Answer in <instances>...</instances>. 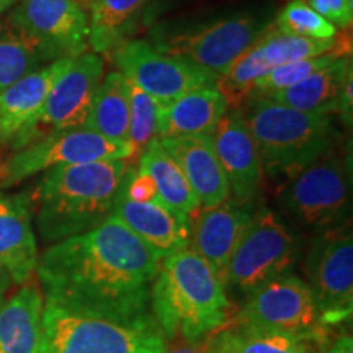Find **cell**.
I'll return each instance as SVG.
<instances>
[{"label":"cell","instance_id":"6da1fadb","mask_svg":"<svg viewBox=\"0 0 353 353\" xmlns=\"http://www.w3.org/2000/svg\"><path fill=\"white\" fill-rule=\"evenodd\" d=\"M161 262L110 214L90 231L52 244L37 270L48 301L114 321L149 322L154 321L151 291Z\"/></svg>","mask_w":353,"mask_h":353},{"label":"cell","instance_id":"7a4b0ae2","mask_svg":"<svg viewBox=\"0 0 353 353\" xmlns=\"http://www.w3.org/2000/svg\"><path fill=\"white\" fill-rule=\"evenodd\" d=\"M151 312L167 341L205 342L229 321L231 303L210 263L187 247L162 259Z\"/></svg>","mask_w":353,"mask_h":353},{"label":"cell","instance_id":"3957f363","mask_svg":"<svg viewBox=\"0 0 353 353\" xmlns=\"http://www.w3.org/2000/svg\"><path fill=\"white\" fill-rule=\"evenodd\" d=\"M126 161H99L46 170L30 196L44 241L79 236L112 214Z\"/></svg>","mask_w":353,"mask_h":353},{"label":"cell","instance_id":"277c9868","mask_svg":"<svg viewBox=\"0 0 353 353\" xmlns=\"http://www.w3.org/2000/svg\"><path fill=\"white\" fill-rule=\"evenodd\" d=\"M259 149L263 174L293 176L332 152L337 132L330 114L306 113L268 99L247 100L242 113Z\"/></svg>","mask_w":353,"mask_h":353},{"label":"cell","instance_id":"5b68a950","mask_svg":"<svg viewBox=\"0 0 353 353\" xmlns=\"http://www.w3.org/2000/svg\"><path fill=\"white\" fill-rule=\"evenodd\" d=\"M167 343L154 321L123 322L44 303L38 353H165Z\"/></svg>","mask_w":353,"mask_h":353},{"label":"cell","instance_id":"8992f818","mask_svg":"<svg viewBox=\"0 0 353 353\" xmlns=\"http://www.w3.org/2000/svg\"><path fill=\"white\" fill-rule=\"evenodd\" d=\"M301 239L270 208L254 211L228 265L224 288L249 294L267 281L291 273L301 257Z\"/></svg>","mask_w":353,"mask_h":353},{"label":"cell","instance_id":"52a82bcc","mask_svg":"<svg viewBox=\"0 0 353 353\" xmlns=\"http://www.w3.org/2000/svg\"><path fill=\"white\" fill-rule=\"evenodd\" d=\"M281 205L307 231L321 234L347 224L352 213V179L345 159L329 152L290 176Z\"/></svg>","mask_w":353,"mask_h":353},{"label":"cell","instance_id":"ba28073f","mask_svg":"<svg viewBox=\"0 0 353 353\" xmlns=\"http://www.w3.org/2000/svg\"><path fill=\"white\" fill-rule=\"evenodd\" d=\"M237 325L280 330L311 342L321 352L329 345L332 330L322 322L312 291L303 278L286 273L247 294Z\"/></svg>","mask_w":353,"mask_h":353},{"label":"cell","instance_id":"9c48e42d","mask_svg":"<svg viewBox=\"0 0 353 353\" xmlns=\"http://www.w3.org/2000/svg\"><path fill=\"white\" fill-rule=\"evenodd\" d=\"M134 156L130 143H120L88 130L72 128L51 132L37 143L21 148L0 164V187H13L39 172L56 167L99 161H128Z\"/></svg>","mask_w":353,"mask_h":353},{"label":"cell","instance_id":"30bf717a","mask_svg":"<svg viewBox=\"0 0 353 353\" xmlns=\"http://www.w3.org/2000/svg\"><path fill=\"white\" fill-rule=\"evenodd\" d=\"M309 288L329 330L345 325L353 312V236L350 224L321 232L306 259Z\"/></svg>","mask_w":353,"mask_h":353},{"label":"cell","instance_id":"8fae6325","mask_svg":"<svg viewBox=\"0 0 353 353\" xmlns=\"http://www.w3.org/2000/svg\"><path fill=\"white\" fill-rule=\"evenodd\" d=\"M113 61L117 70L152 97L159 107H167L190 90L218 82V76L210 70L167 54L143 39L123 41L113 51Z\"/></svg>","mask_w":353,"mask_h":353},{"label":"cell","instance_id":"7c38bea8","mask_svg":"<svg viewBox=\"0 0 353 353\" xmlns=\"http://www.w3.org/2000/svg\"><path fill=\"white\" fill-rule=\"evenodd\" d=\"M337 48H350V38L341 39H307L281 33L272 23L247 48L244 54L231 65L226 74L218 77L216 87L226 97L229 107H239L249 99L254 83L280 65L309 59Z\"/></svg>","mask_w":353,"mask_h":353},{"label":"cell","instance_id":"4fadbf2b","mask_svg":"<svg viewBox=\"0 0 353 353\" xmlns=\"http://www.w3.org/2000/svg\"><path fill=\"white\" fill-rule=\"evenodd\" d=\"M267 26V21L255 15L228 17L201 28L159 39L156 48L221 77Z\"/></svg>","mask_w":353,"mask_h":353},{"label":"cell","instance_id":"5bb4252c","mask_svg":"<svg viewBox=\"0 0 353 353\" xmlns=\"http://www.w3.org/2000/svg\"><path fill=\"white\" fill-rule=\"evenodd\" d=\"M105 76V61L94 51L70 59L52 83L37 121L25 136L21 148L37 143L51 132L85 126L92 100ZM20 148V149H21Z\"/></svg>","mask_w":353,"mask_h":353},{"label":"cell","instance_id":"9a60e30c","mask_svg":"<svg viewBox=\"0 0 353 353\" xmlns=\"http://www.w3.org/2000/svg\"><path fill=\"white\" fill-rule=\"evenodd\" d=\"M8 19L48 63L76 57L88 48V15L77 0H19Z\"/></svg>","mask_w":353,"mask_h":353},{"label":"cell","instance_id":"2e32d148","mask_svg":"<svg viewBox=\"0 0 353 353\" xmlns=\"http://www.w3.org/2000/svg\"><path fill=\"white\" fill-rule=\"evenodd\" d=\"M216 156L239 205L250 206L259 196L263 167L259 149L241 112H228L211 134Z\"/></svg>","mask_w":353,"mask_h":353},{"label":"cell","instance_id":"e0dca14e","mask_svg":"<svg viewBox=\"0 0 353 353\" xmlns=\"http://www.w3.org/2000/svg\"><path fill=\"white\" fill-rule=\"evenodd\" d=\"M252 214L250 206L226 200L221 205L200 208L190 218V249L210 263L223 285L228 265Z\"/></svg>","mask_w":353,"mask_h":353},{"label":"cell","instance_id":"ac0fdd59","mask_svg":"<svg viewBox=\"0 0 353 353\" xmlns=\"http://www.w3.org/2000/svg\"><path fill=\"white\" fill-rule=\"evenodd\" d=\"M112 214L161 259L190 247V216L169 208L161 200L136 201L118 188Z\"/></svg>","mask_w":353,"mask_h":353},{"label":"cell","instance_id":"d6986e66","mask_svg":"<svg viewBox=\"0 0 353 353\" xmlns=\"http://www.w3.org/2000/svg\"><path fill=\"white\" fill-rule=\"evenodd\" d=\"M72 57H63L26 74L0 92V143L21 148L25 136L37 121L52 83Z\"/></svg>","mask_w":353,"mask_h":353},{"label":"cell","instance_id":"ffe728a7","mask_svg":"<svg viewBox=\"0 0 353 353\" xmlns=\"http://www.w3.org/2000/svg\"><path fill=\"white\" fill-rule=\"evenodd\" d=\"M38 260L30 196L0 193V270L13 283L23 285L37 270Z\"/></svg>","mask_w":353,"mask_h":353},{"label":"cell","instance_id":"44dd1931","mask_svg":"<svg viewBox=\"0 0 353 353\" xmlns=\"http://www.w3.org/2000/svg\"><path fill=\"white\" fill-rule=\"evenodd\" d=\"M159 141L180 165L201 208L229 200L231 187L216 156L211 136H182Z\"/></svg>","mask_w":353,"mask_h":353},{"label":"cell","instance_id":"7402d4cb","mask_svg":"<svg viewBox=\"0 0 353 353\" xmlns=\"http://www.w3.org/2000/svg\"><path fill=\"white\" fill-rule=\"evenodd\" d=\"M229 103L216 85L190 90L167 107H159L157 138H182V136H211Z\"/></svg>","mask_w":353,"mask_h":353},{"label":"cell","instance_id":"603a6c76","mask_svg":"<svg viewBox=\"0 0 353 353\" xmlns=\"http://www.w3.org/2000/svg\"><path fill=\"white\" fill-rule=\"evenodd\" d=\"M350 79H353L352 54H345L294 85L276 92L267 99L299 112L332 117L337 113L339 99Z\"/></svg>","mask_w":353,"mask_h":353},{"label":"cell","instance_id":"cb8c5ba5","mask_svg":"<svg viewBox=\"0 0 353 353\" xmlns=\"http://www.w3.org/2000/svg\"><path fill=\"white\" fill-rule=\"evenodd\" d=\"M43 309V294L34 286H25L0 303V353L39 352Z\"/></svg>","mask_w":353,"mask_h":353},{"label":"cell","instance_id":"d4e9b609","mask_svg":"<svg viewBox=\"0 0 353 353\" xmlns=\"http://www.w3.org/2000/svg\"><path fill=\"white\" fill-rule=\"evenodd\" d=\"M139 165L136 169L152 180L159 200L165 203L169 208L190 218L201 208L187 176L165 151L161 141L157 138L152 139L139 154Z\"/></svg>","mask_w":353,"mask_h":353},{"label":"cell","instance_id":"484cf974","mask_svg":"<svg viewBox=\"0 0 353 353\" xmlns=\"http://www.w3.org/2000/svg\"><path fill=\"white\" fill-rule=\"evenodd\" d=\"M85 128L103 138L130 143V90L120 70H112L101 79Z\"/></svg>","mask_w":353,"mask_h":353},{"label":"cell","instance_id":"4316f807","mask_svg":"<svg viewBox=\"0 0 353 353\" xmlns=\"http://www.w3.org/2000/svg\"><path fill=\"white\" fill-rule=\"evenodd\" d=\"M148 0H97L88 17V46L97 54H108L125 41Z\"/></svg>","mask_w":353,"mask_h":353},{"label":"cell","instance_id":"83f0119b","mask_svg":"<svg viewBox=\"0 0 353 353\" xmlns=\"http://www.w3.org/2000/svg\"><path fill=\"white\" fill-rule=\"evenodd\" d=\"M43 64H50L38 46L12 20L0 19V92Z\"/></svg>","mask_w":353,"mask_h":353},{"label":"cell","instance_id":"f1b7e54d","mask_svg":"<svg viewBox=\"0 0 353 353\" xmlns=\"http://www.w3.org/2000/svg\"><path fill=\"white\" fill-rule=\"evenodd\" d=\"M224 334L236 353H322L311 342L280 330L236 325Z\"/></svg>","mask_w":353,"mask_h":353},{"label":"cell","instance_id":"f546056e","mask_svg":"<svg viewBox=\"0 0 353 353\" xmlns=\"http://www.w3.org/2000/svg\"><path fill=\"white\" fill-rule=\"evenodd\" d=\"M345 54H352L350 48H337V50L325 52V54L280 65V68L273 69L272 72H268L267 76L259 79V81L254 83V87L250 88L249 99L247 100L267 99V97L276 94V92L285 90V88L294 85V83H298L299 81H303V79L314 74L316 70L332 64L335 59H339V57Z\"/></svg>","mask_w":353,"mask_h":353},{"label":"cell","instance_id":"4dcf8cb0","mask_svg":"<svg viewBox=\"0 0 353 353\" xmlns=\"http://www.w3.org/2000/svg\"><path fill=\"white\" fill-rule=\"evenodd\" d=\"M272 25L278 32L291 37L319 39V41L339 37V30L303 0H291L286 3Z\"/></svg>","mask_w":353,"mask_h":353},{"label":"cell","instance_id":"1f68e13d","mask_svg":"<svg viewBox=\"0 0 353 353\" xmlns=\"http://www.w3.org/2000/svg\"><path fill=\"white\" fill-rule=\"evenodd\" d=\"M130 90V143L136 152H143L145 145L157 138L159 105L144 90L128 81Z\"/></svg>","mask_w":353,"mask_h":353},{"label":"cell","instance_id":"d6a6232c","mask_svg":"<svg viewBox=\"0 0 353 353\" xmlns=\"http://www.w3.org/2000/svg\"><path fill=\"white\" fill-rule=\"evenodd\" d=\"M337 30H347L353 21V0H303Z\"/></svg>","mask_w":353,"mask_h":353},{"label":"cell","instance_id":"836d02e7","mask_svg":"<svg viewBox=\"0 0 353 353\" xmlns=\"http://www.w3.org/2000/svg\"><path fill=\"white\" fill-rule=\"evenodd\" d=\"M203 353H236V352H234L232 347L229 345L224 330H221V332H216L211 335L208 341L205 342V350H203Z\"/></svg>","mask_w":353,"mask_h":353},{"label":"cell","instance_id":"e575fe53","mask_svg":"<svg viewBox=\"0 0 353 353\" xmlns=\"http://www.w3.org/2000/svg\"><path fill=\"white\" fill-rule=\"evenodd\" d=\"M322 353H353L352 335L347 332L341 334L332 343H329V345L325 347V350Z\"/></svg>","mask_w":353,"mask_h":353},{"label":"cell","instance_id":"d590c367","mask_svg":"<svg viewBox=\"0 0 353 353\" xmlns=\"http://www.w3.org/2000/svg\"><path fill=\"white\" fill-rule=\"evenodd\" d=\"M203 350H205V342L179 341L174 345L167 343L165 353H203Z\"/></svg>","mask_w":353,"mask_h":353},{"label":"cell","instance_id":"8d00e7d4","mask_svg":"<svg viewBox=\"0 0 353 353\" xmlns=\"http://www.w3.org/2000/svg\"><path fill=\"white\" fill-rule=\"evenodd\" d=\"M17 2H19V0H0V15H2L3 12H7L8 8H12Z\"/></svg>","mask_w":353,"mask_h":353},{"label":"cell","instance_id":"74e56055","mask_svg":"<svg viewBox=\"0 0 353 353\" xmlns=\"http://www.w3.org/2000/svg\"><path fill=\"white\" fill-rule=\"evenodd\" d=\"M97 0H77V3L81 6L85 12H90V8L95 6Z\"/></svg>","mask_w":353,"mask_h":353},{"label":"cell","instance_id":"f35d334b","mask_svg":"<svg viewBox=\"0 0 353 353\" xmlns=\"http://www.w3.org/2000/svg\"><path fill=\"white\" fill-rule=\"evenodd\" d=\"M8 283H10V280H8V276H7L6 273H3L2 270H0V285H7V286H8Z\"/></svg>","mask_w":353,"mask_h":353},{"label":"cell","instance_id":"ab89813d","mask_svg":"<svg viewBox=\"0 0 353 353\" xmlns=\"http://www.w3.org/2000/svg\"><path fill=\"white\" fill-rule=\"evenodd\" d=\"M7 288L8 286L7 285H0V303L3 301V294H6V291H7Z\"/></svg>","mask_w":353,"mask_h":353}]
</instances>
